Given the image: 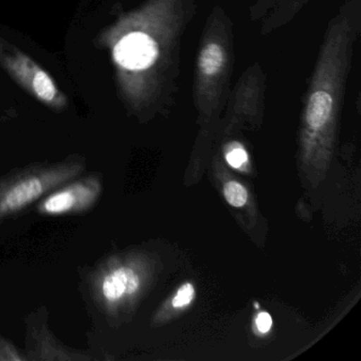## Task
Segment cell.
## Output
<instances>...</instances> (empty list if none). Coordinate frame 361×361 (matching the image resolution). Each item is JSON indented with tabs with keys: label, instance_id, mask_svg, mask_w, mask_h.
I'll use <instances>...</instances> for the list:
<instances>
[{
	"label": "cell",
	"instance_id": "7",
	"mask_svg": "<svg viewBox=\"0 0 361 361\" xmlns=\"http://www.w3.org/2000/svg\"><path fill=\"white\" fill-rule=\"evenodd\" d=\"M26 353L28 361H90L94 356L61 342L50 331L47 308H37L26 318Z\"/></svg>",
	"mask_w": 361,
	"mask_h": 361
},
{
	"label": "cell",
	"instance_id": "10",
	"mask_svg": "<svg viewBox=\"0 0 361 361\" xmlns=\"http://www.w3.org/2000/svg\"><path fill=\"white\" fill-rule=\"evenodd\" d=\"M225 197L227 202L231 206L243 207L247 202V191L242 185L235 183V181H230L225 185Z\"/></svg>",
	"mask_w": 361,
	"mask_h": 361
},
{
	"label": "cell",
	"instance_id": "3",
	"mask_svg": "<svg viewBox=\"0 0 361 361\" xmlns=\"http://www.w3.org/2000/svg\"><path fill=\"white\" fill-rule=\"evenodd\" d=\"M82 157L60 162H37L0 177V223L37 204L56 188L85 172Z\"/></svg>",
	"mask_w": 361,
	"mask_h": 361
},
{
	"label": "cell",
	"instance_id": "6",
	"mask_svg": "<svg viewBox=\"0 0 361 361\" xmlns=\"http://www.w3.org/2000/svg\"><path fill=\"white\" fill-rule=\"evenodd\" d=\"M102 192L99 174H82L46 194L37 202V210L43 216L84 214L98 204Z\"/></svg>",
	"mask_w": 361,
	"mask_h": 361
},
{
	"label": "cell",
	"instance_id": "2",
	"mask_svg": "<svg viewBox=\"0 0 361 361\" xmlns=\"http://www.w3.org/2000/svg\"><path fill=\"white\" fill-rule=\"evenodd\" d=\"M233 64V23L217 5L207 18L196 56L193 99L200 115L211 117L225 106Z\"/></svg>",
	"mask_w": 361,
	"mask_h": 361
},
{
	"label": "cell",
	"instance_id": "1",
	"mask_svg": "<svg viewBox=\"0 0 361 361\" xmlns=\"http://www.w3.org/2000/svg\"><path fill=\"white\" fill-rule=\"evenodd\" d=\"M195 14L196 0H145L99 35L111 54L120 99L133 113L176 99L181 41Z\"/></svg>",
	"mask_w": 361,
	"mask_h": 361
},
{
	"label": "cell",
	"instance_id": "5",
	"mask_svg": "<svg viewBox=\"0 0 361 361\" xmlns=\"http://www.w3.org/2000/svg\"><path fill=\"white\" fill-rule=\"evenodd\" d=\"M0 66L27 94L56 113L68 107V98L54 78L32 58L0 37Z\"/></svg>",
	"mask_w": 361,
	"mask_h": 361
},
{
	"label": "cell",
	"instance_id": "4",
	"mask_svg": "<svg viewBox=\"0 0 361 361\" xmlns=\"http://www.w3.org/2000/svg\"><path fill=\"white\" fill-rule=\"evenodd\" d=\"M142 287L140 265L130 257L111 255L88 274L92 301L109 318L117 317L136 298Z\"/></svg>",
	"mask_w": 361,
	"mask_h": 361
},
{
	"label": "cell",
	"instance_id": "13",
	"mask_svg": "<svg viewBox=\"0 0 361 361\" xmlns=\"http://www.w3.org/2000/svg\"><path fill=\"white\" fill-rule=\"evenodd\" d=\"M272 319L268 312H261L257 318V326L261 333H267L271 329Z\"/></svg>",
	"mask_w": 361,
	"mask_h": 361
},
{
	"label": "cell",
	"instance_id": "9",
	"mask_svg": "<svg viewBox=\"0 0 361 361\" xmlns=\"http://www.w3.org/2000/svg\"><path fill=\"white\" fill-rule=\"evenodd\" d=\"M0 361H28V357L11 340L0 335Z\"/></svg>",
	"mask_w": 361,
	"mask_h": 361
},
{
	"label": "cell",
	"instance_id": "12",
	"mask_svg": "<svg viewBox=\"0 0 361 361\" xmlns=\"http://www.w3.org/2000/svg\"><path fill=\"white\" fill-rule=\"evenodd\" d=\"M194 297V288L191 284L187 283L179 288L178 293L173 299L174 307H183L192 301Z\"/></svg>",
	"mask_w": 361,
	"mask_h": 361
},
{
	"label": "cell",
	"instance_id": "8",
	"mask_svg": "<svg viewBox=\"0 0 361 361\" xmlns=\"http://www.w3.org/2000/svg\"><path fill=\"white\" fill-rule=\"evenodd\" d=\"M266 92V75L259 63L249 67L230 90L227 103L235 116H252L261 113Z\"/></svg>",
	"mask_w": 361,
	"mask_h": 361
},
{
	"label": "cell",
	"instance_id": "11",
	"mask_svg": "<svg viewBox=\"0 0 361 361\" xmlns=\"http://www.w3.org/2000/svg\"><path fill=\"white\" fill-rule=\"evenodd\" d=\"M226 158H227L228 164L232 168H240L247 161L248 156H247L246 151L242 147L238 145H233L228 152Z\"/></svg>",
	"mask_w": 361,
	"mask_h": 361
}]
</instances>
